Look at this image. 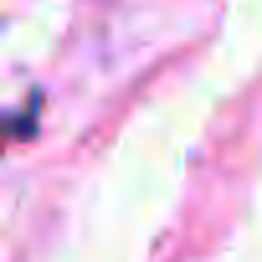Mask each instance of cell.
Here are the masks:
<instances>
[{
    "label": "cell",
    "instance_id": "6da1fadb",
    "mask_svg": "<svg viewBox=\"0 0 262 262\" xmlns=\"http://www.w3.org/2000/svg\"><path fill=\"white\" fill-rule=\"evenodd\" d=\"M0 139H6V128H0Z\"/></svg>",
    "mask_w": 262,
    "mask_h": 262
}]
</instances>
